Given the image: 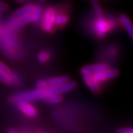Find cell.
<instances>
[{"instance_id":"52a82bcc","label":"cell","mask_w":133,"mask_h":133,"mask_svg":"<svg viewBox=\"0 0 133 133\" xmlns=\"http://www.w3.org/2000/svg\"><path fill=\"white\" fill-rule=\"evenodd\" d=\"M17 106L18 110L29 117H35L38 114L37 109L30 103V102H19L17 103Z\"/></svg>"},{"instance_id":"6da1fadb","label":"cell","mask_w":133,"mask_h":133,"mask_svg":"<svg viewBox=\"0 0 133 133\" xmlns=\"http://www.w3.org/2000/svg\"><path fill=\"white\" fill-rule=\"evenodd\" d=\"M114 26L115 24L111 19L101 16L96 17V19L94 21L93 30L97 38L103 39L114 29Z\"/></svg>"},{"instance_id":"d4e9b609","label":"cell","mask_w":133,"mask_h":133,"mask_svg":"<svg viewBox=\"0 0 133 133\" xmlns=\"http://www.w3.org/2000/svg\"><path fill=\"white\" fill-rule=\"evenodd\" d=\"M39 2H44V1H46V0H39Z\"/></svg>"},{"instance_id":"277c9868","label":"cell","mask_w":133,"mask_h":133,"mask_svg":"<svg viewBox=\"0 0 133 133\" xmlns=\"http://www.w3.org/2000/svg\"><path fill=\"white\" fill-rule=\"evenodd\" d=\"M80 74L81 76L85 83V84L87 85L88 88L94 93H99L102 90L101 83H98L93 77V74L88 71L85 66L80 69Z\"/></svg>"},{"instance_id":"603a6c76","label":"cell","mask_w":133,"mask_h":133,"mask_svg":"<svg viewBox=\"0 0 133 133\" xmlns=\"http://www.w3.org/2000/svg\"><path fill=\"white\" fill-rule=\"evenodd\" d=\"M7 132L8 133H15V132H18V131H16L15 129H9V130H7Z\"/></svg>"},{"instance_id":"8992f818","label":"cell","mask_w":133,"mask_h":133,"mask_svg":"<svg viewBox=\"0 0 133 133\" xmlns=\"http://www.w3.org/2000/svg\"><path fill=\"white\" fill-rule=\"evenodd\" d=\"M119 75V71L116 68H108L99 72H96L93 74V77L98 83H102L111 80L116 78Z\"/></svg>"},{"instance_id":"7402d4cb","label":"cell","mask_w":133,"mask_h":133,"mask_svg":"<svg viewBox=\"0 0 133 133\" xmlns=\"http://www.w3.org/2000/svg\"><path fill=\"white\" fill-rule=\"evenodd\" d=\"M8 9V5L6 3L0 2V12H4Z\"/></svg>"},{"instance_id":"484cf974","label":"cell","mask_w":133,"mask_h":133,"mask_svg":"<svg viewBox=\"0 0 133 133\" xmlns=\"http://www.w3.org/2000/svg\"><path fill=\"white\" fill-rule=\"evenodd\" d=\"M131 39H132V43H133V36L131 37Z\"/></svg>"},{"instance_id":"7a4b0ae2","label":"cell","mask_w":133,"mask_h":133,"mask_svg":"<svg viewBox=\"0 0 133 133\" xmlns=\"http://www.w3.org/2000/svg\"><path fill=\"white\" fill-rule=\"evenodd\" d=\"M45 97L44 90L35 89L31 91H23L18 93L11 98L12 102L18 103L19 102H32L39 99H43Z\"/></svg>"},{"instance_id":"7c38bea8","label":"cell","mask_w":133,"mask_h":133,"mask_svg":"<svg viewBox=\"0 0 133 133\" xmlns=\"http://www.w3.org/2000/svg\"><path fill=\"white\" fill-rule=\"evenodd\" d=\"M34 5L33 4H27L23 6H22L21 8H18V10H16L13 14H12V17L11 18H16V17H20V16H23L28 14H31L32 10H33Z\"/></svg>"},{"instance_id":"5b68a950","label":"cell","mask_w":133,"mask_h":133,"mask_svg":"<svg viewBox=\"0 0 133 133\" xmlns=\"http://www.w3.org/2000/svg\"><path fill=\"white\" fill-rule=\"evenodd\" d=\"M77 83L75 81H69L65 84L60 85V86L57 87H51L47 88L46 89L44 90L45 92V97L49 95H53V94H64L70 92L73 90H75L77 88Z\"/></svg>"},{"instance_id":"30bf717a","label":"cell","mask_w":133,"mask_h":133,"mask_svg":"<svg viewBox=\"0 0 133 133\" xmlns=\"http://www.w3.org/2000/svg\"><path fill=\"white\" fill-rule=\"evenodd\" d=\"M119 21L121 23V24L124 26L126 31L128 32V34L132 37L133 36V23L131 21V19L128 18V16H127L124 14H120L119 16Z\"/></svg>"},{"instance_id":"8fae6325","label":"cell","mask_w":133,"mask_h":133,"mask_svg":"<svg viewBox=\"0 0 133 133\" xmlns=\"http://www.w3.org/2000/svg\"><path fill=\"white\" fill-rule=\"evenodd\" d=\"M70 81L69 77L68 76H58V77H53L49 79H47V83H48V87H57L60 86V85L65 84Z\"/></svg>"},{"instance_id":"2e32d148","label":"cell","mask_w":133,"mask_h":133,"mask_svg":"<svg viewBox=\"0 0 133 133\" xmlns=\"http://www.w3.org/2000/svg\"><path fill=\"white\" fill-rule=\"evenodd\" d=\"M91 6H92V8H93L94 13H95V15H96V17L103 16V9H102L99 3L98 2V0H91Z\"/></svg>"},{"instance_id":"4fadbf2b","label":"cell","mask_w":133,"mask_h":133,"mask_svg":"<svg viewBox=\"0 0 133 133\" xmlns=\"http://www.w3.org/2000/svg\"><path fill=\"white\" fill-rule=\"evenodd\" d=\"M109 68L110 66L106 63H96V64H91V65L85 66V68L92 74L102 71L106 70Z\"/></svg>"},{"instance_id":"ba28073f","label":"cell","mask_w":133,"mask_h":133,"mask_svg":"<svg viewBox=\"0 0 133 133\" xmlns=\"http://www.w3.org/2000/svg\"><path fill=\"white\" fill-rule=\"evenodd\" d=\"M70 17L68 14H66L64 12H60L57 13L55 15V25L56 29H62V28L65 27L69 23Z\"/></svg>"},{"instance_id":"cb8c5ba5","label":"cell","mask_w":133,"mask_h":133,"mask_svg":"<svg viewBox=\"0 0 133 133\" xmlns=\"http://www.w3.org/2000/svg\"><path fill=\"white\" fill-rule=\"evenodd\" d=\"M26 1V0H16V2L18 3H24Z\"/></svg>"},{"instance_id":"ffe728a7","label":"cell","mask_w":133,"mask_h":133,"mask_svg":"<svg viewBox=\"0 0 133 133\" xmlns=\"http://www.w3.org/2000/svg\"><path fill=\"white\" fill-rule=\"evenodd\" d=\"M0 71H2L3 73H6L7 75H14L13 72L11 71V70L9 68L5 63H3L1 61H0Z\"/></svg>"},{"instance_id":"ac0fdd59","label":"cell","mask_w":133,"mask_h":133,"mask_svg":"<svg viewBox=\"0 0 133 133\" xmlns=\"http://www.w3.org/2000/svg\"><path fill=\"white\" fill-rule=\"evenodd\" d=\"M51 58V55L47 52V51H42L40 53L38 54V56H37V59L39 60L40 63H46Z\"/></svg>"},{"instance_id":"e0dca14e","label":"cell","mask_w":133,"mask_h":133,"mask_svg":"<svg viewBox=\"0 0 133 133\" xmlns=\"http://www.w3.org/2000/svg\"><path fill=\"white\" fill-rule=\"evenodd\" d=\"M0 81L5 84H11L14 81L13 79V75H7L6 73H3L0 71Z\"/></svg>"},{"instance_id":"3957f363","label":"cell","mask_w":133,"mask_h":133,"mask_svg":"<svg viewBox=\"0 0 133 133\" xmlns=\"http://www.w3.org/2000/svg\"><path fill=\"white\" fill-rule=\"evenodd\" d=\"M56 15L55 9L52 6L46 8L41 17L40 23L42 29L47 33H53L56 27L55 25V18Z\"/></svg>"},{"instance_id":"44dd1931","label":"cell","mask_w":133,"mask_h":133,"mask_svg":"<svg viewBox=\"0 0 133 133\" xmlns=\"http://www.w3.org/2000/svg\"><path fill=\"white\" fill-rule=\"evenodd\" d=\"M119 133H133V128H119L117 130Z\"/></svg>"},{"instance_id":"9a60e30c","label":"cell","mask_w":133,"mask_h":133,"mask_svg":"<svg viewBox=\"0 0 133 133\" xmlns=\"http://www.w3.org/2000/svg\"><path fill=\"white\" fill-rule=\"evenodd\" d=\"M44 102L47 103H51V104H56V103H59L63 101V98L60 94H53V95H49V96H46L43 99Z\"/></svg>"},{"instance_id":"5bb4252c","label":"cell","mask_w":133,"mask_h":133,"mask_svg":"<svg viewBox=\"0 0 133 133\" xmlns=\"http://www.w3.org/2000/svg\"><path fill=\"white\" fill-rule=\"evenodd\" d=\"M31 15V22L35 24L39 23L40 22L41 17H42V8H41V6L39 5L34 6Z\"/></svg>"},{"instance_id":"9c48e42d","label":"cell","mask_w":133,"mask_h":133,"mask_svg":"<svg viewBox=\"0 0 133 133\" xmlns=\"http://www.w3.org/2000/svg\"><path fill=\"white\" fill-rule=\"evenodd\" d=\"M31 22V15L28 14L23 16L12 18L10 21V25L14 27H20Z\"/></svg>"},{"instance_id":"d6986e66","label":"cell","mask_w":133,"mask_h":133,"mask_svg":"<svg viewBox=\"0 0 133 133\" xmlns=\"http://www.w3.org/2000/svg\"><path fill=\"white\" fill-rule=\"evenodd\" d=\"M36 89H39V90H45L48 87V83H47V79H40L36 83L35 85Z\"/></svg>"}]
</instances>
